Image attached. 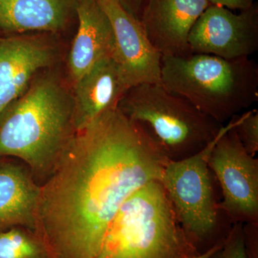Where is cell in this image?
Returning <instances> with one entry per match:
<instances>
[{
	"label": "cell",
	"mask_w": 258,
	"mask_h": 258,
	"mask_svg": "<svg viewBox=\"0 0 258 258\" xmlns=\"http://www.w3.org/2000/svg\"><path fill=\"white\" fill-rule=\"evenodd\" d=\"M167 158L119 108L78 130L40 185L35 232L52 258H95L125 200L160 181Z\"/></svg>",
	"instance_id": "6da1fadb"
},
{
	"label": "cell",
	"mask_w": 258,
	"mask_h": 258,
	"mask_svg": "<svg viewBox=\"0 0 258 258\" xmlns=\"http://www.w3.org/2000/svg\"><path fill=\"white\" fill-rule=\"evenodd\" d=\"M72 88L59 76H37L0 113V157L25 163L47 179L77 132Z\"/></svg>",
	"instance_id": "7a4b0ae2"
},
{
	"label": "cell",
	"mask_w": 258,
	"mask_h": 258,
	"mask_svg": "<svg viewBox=\"0 0 258 258\" xmlns=\"http://www.w3.org/2000/svg\"><path fill=\"white\" fill-rule=\"evenodd\" d=\"M161 84L223 125L258 100V67L249 57L161 56Z\"/></svg>",
	"instance_id": "3957f363"
},
{
	"label": "cell",
	"mask_w": 258,
	"mask_h": 258,
	"mask_svg": "<svg viewBox=\"0 0 258 258\" xmlns=\"http://www.w3.org/2000/svg\"><path fill=\"white\" fill-rule=\"evenodd\" d=\"M181 230L159 180L120 207L95 258H188L198 254Z\"/></svg>",
	"instance_id": "277c9868"
},
{
	"label": "cell",
	"mask_w": 258,
	"mask_h": 258,
	"mask_svg": "<svg viewBox=\"0 0 258 258\" xmlns=\"http://www.w3.org/2000/svg\"><path fill=\"white\" fill-rule=\"evenodd\" d=\"M118 108L142 127L169 161L200 152L215 140L223 126L159 83L131 88Z\"/></svg>",
	"instance_id": "5b68a950"
},
{
	"label": "cell",
	"mask_w": 258,
	"mask_h": 258,
	"mask_svg": "<svg viewBox=\"0 0 258 258\" xmlns=\"http://www.w3.org/2000/svg\"><path fill=\"white\" fill-rule=\"evenodd\" d=\"M221 130L200 152L169 161L160 179L176 220L200 254L223 243L234 225L222 210L220 190L208 163Z\"/></svg>",
	"instance_id": "8992f818"
},
{
	"label": "cell",
	"mask_w": 258,
	"mask_h": 258,
	"mask_svg": "<svg viewBox=\"0 0 258 258\" xmlns=\"http://www.w3.org/2000/svg\"><path fill=\"white\" fill-rule=\"evenodd\" d=\"M235 116L223 125L209 157L221 193V207L232 223L258 222V159L236 135Z\"/></svg>",
	"instance_id": "52a82bcc"
},
{
	"label": "cell",
	"mask_w": 258,
	"mask_h": 258,
	"mask_svg": "<svg viewBox=\"0 0 258 258\" xmlns=\"http://www.w3.org/2000/svg\"><path fill=\"white\" fill-rule=\"evenodd\" d=\"M188 42L192 54L249 57L258 50L257 3L239 13L210 5L194 25Z\"/></svg>",
	"instance_id": "ba28073f"
},
{
	"label": "cell",
	"mask_w": 258,
	"mask_h": 258,
	"mask_svg": "<svg viewBox=\"0 0 258 258\" xmlns=\"http://www.w3.org/2000/svg\"><path fill=\"white\" fill-rule=\"evenodd\" d=\"M114 34L113 58L129 88L161 81V55L152 45L140 21L118 0H97Z\"/></svg>",
	"instance_id": "9c48e42d"
},
{
	"label": "cell",
	"mask_w": 258,
	"mask_h": 258,
	"mask_svg": "<svg viewBox=\"0 0 258 258\" xmlns=\"http://www.w3.org/2000/svg\"><path fill=\"white\" fill-rule=\"evenodd\" d=\"M57 57V47L43 35L0 37V113Z\"/></svg>",
	"instance_id": "30bf717a"
},
{
	"label": "cell",
	"mask_w": 258,
	"mask_h": 258,
	"mask_svg": "<svg viewBox=\"0 0 258 258\" xmlns=\"http://www.w3.org/2000/svg\"><path fill=\"white\" fill-rule=\"evenodd\" d=\"M208 0H147L140 21L153 47L161 56L191 55L188 38Z\"/></svg>",
	"instance_id": "8fae6325"
},
{
	"label": "cell",
	"mask_w": 258,
	"mask_h": 258,
	"mask_svg": "<svg viewBox=\"0 0 258 258\" xmlns=\"http://www.w3.org/2000/svg\"><path fill=\"white\" fill-rule=\"evenodd\" d=\"M76 16L79 28L68 60L71 86L97 62L113 55L114 50L111 22L97 0H78Z\"/></svg>",
	"instance_id": "7c38bea8"
},
{
	"label": "cell",
	"mask_w": 258,
	"mask_h": 258,
	"mask_svg": "<svg viewBox=\"0 0 258 258\" xmlns=\"http://www.w3.org/2000/svg\"><path fill=\"white\" fill-rule=\"evenodd\" d=\"M77 130L117 108L130 88L113 57L97 62L71 86Z\"/></svg>",
	"instance_id": "4fadbf2b"
},
{
	"label": "cell",
	"mask_w": 258,
	"mask_h": 258,
	"mask_svg": "<svg viewBox=\"0 0 258 258\" xmlns=\"http://www.w3.org/2000/svg\"><path fill=\"white\" fill-rule=\"evenodd\" d=\"M78 0H0V30L57 32L76 15Z\"/></svg>",
	"instance_id": "5bb4252c"
},
{
	"label": "cell",
	"mask_w": 258,
	"mask_h": 258,
	"mask_svg": "<svg viewBox=\"0 0 258 258\" xmlns=\"http://www.w3.org/2000/svg\"><path fill=\"white\" fill-rule=\"evenodd\" d=\"M40 189L28 167L0 161V232L14 227L35 231Z\"/></svg>",
	"instance_id": "9a60e30c"
},
{
	"label": "cell",
	"mask_w": 258,
	"mask_h": 258,
	"mask_svg": "<svg viewBox=\"0 0 258 258\" xmlns=\"http://www.w3.org/2000/svg\"><path fill=\"white\" fill-rule=\"evenodd\" d=\"M0 258H52L35 231L14 227L0 232Z\"/></svg>",
	"instance_id": "2e32d148"
},
{
	"label": "cell",
	"mask_w": 258,
	"mask_h": 258,
	"mask_svg": "<svg viewBox=\"0 0 258 258\" xmlns=\"http://www.w3.org/2000/svg\"><path fill=\"white\" fill-rule=\"evenodd\" d=\"M233 129L244 149L252 157H255L258 151L257 110L236 115Z\"/></svg>",
	"instance_id": "e0dca14e"
},
{
	"label": "cell",
	"mask_w": 258,
	"mask_h": 258,
	"mask_svg": "<svg viewBox=\"0 0 258 258\" xmlns=\"http://www.w3.org/2000/svg\"><path fill=\"white\" fill-rule=\"evenodd\" d=\"M208 258H247L244 247L243 224H234L223 243Z\"/></svg>",
	"instance_id": "ac0fdd59"
},
{
	"label": "cell",
	"mask_w": 258,
	"mask_h": 258,
	"mask_svg": "<svg viewBox=\"0 0 258 258\" xmlns=\"http://www.w3.org/2000/svg\"><path fill=\"white\" fill-rule=\"evenodd\" d=\"M243 234L247 258H258V222L243 224Z\"/></svg>",
	"instance_id": "d6986e66"
},
{
	"label": "cell",
	"mask_w": 258,
	"mask_h": 258,
	"mask_svg": "<svg viewBox=\"0 0 258 258\" xmlns=\"http://www.w3.org/2000/svg\"><path fill=\"white\" fill-rule=\"evenodd\" d=\"M210 5L223 7L231 10L248 9L255 3V0H208Z\"/></svg>",
	"instance_id": "ffe728a7"
},
{
	"label": "cell",
	"mask_w": 258,
	"mask_h": 258,
	"mask_svg": "<svg viewBox=\"0 0 258 258\" xmlns=\"http://www.w3.org/2000/svg\"><path fill=\"white\" fill-rule=\"evenodd\" d=\"M118 1L129 13L139 20L147 0H118Z\"/></svg>",
	"instance_id": "44dd1931"
},
{
	"label": "cell",
	"mask_w": 258,
	"mask_h": 258,
	"mask_svg": "<svg viewBox=\"0 0 258 258\" xmlns=\"http://www.w3.org/2000/svg\"><path fill=\"white\" fill-rule=\"evenodd\" d=\"M221 245L222 244H219V245H217L215 246V247H212V248L209 249V250L206 251V252H203V253L196 254V255L192 256V257L188 258H208L210 255H211L212 252H213L214 251L216 250V249Z\"/></svg>",
	"instance_id": "7402d4cb"
}]
</instances>
